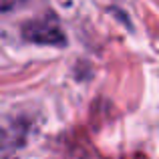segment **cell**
<instances>
[{
    "label": "cell",
    "instance_id": "1",
    "mask_svg": "<svg viewBox=\"0 0 159 159\" xmlns=\"http://www.w3.org/2000/svg\"><path fill=\"white\" fill-rule=\"evenodd\" d=\"M22 34L26 40L36 44H54V47H62L66 44V36L62 34L61 26H58L57 18L51 16H44L40 20H32V22L24 24L22 26Z\"/></svg>",
    "mask_w": 159,
    "mask_h": 159
},
{
    "label": "cell",
    "instance_id": "2",
    "mask_svg": "<svg viewBox=\"0 0 159 159\" xmlns=\"http://www.w3.org/2000/svg\"><path fill=\"white\" fill-rule=\"evenodd\" d=\"M20 2H22V0H0V8H2L4 12H8V10H10V8L18 6Z\"/></svg>",
    "mask_w": 159,
    "mask_h": 159
}]
</instances>
